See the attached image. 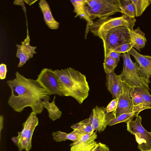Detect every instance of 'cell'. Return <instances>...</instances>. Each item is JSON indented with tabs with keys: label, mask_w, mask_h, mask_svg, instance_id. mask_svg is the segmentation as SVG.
Wrapping results in <instances>:
<instances>
[{
	"label": "cell",
	"mask_w": 151,
	"mask_h": 151,
	"mask_svg": "<svg viewBox=\"0 0 151 151\" xmlns=\"http://www.w3.org/2000/svg\"><path fill=\"white\" fill-rule=\"evenodd\" d=\"M15 76L14 79L6 81L11 90L9 105L16 112L20 113L30 107L32 112L41 114L44 109L43 103L50 99L47 91L36 80L27 78L17 71Z\"/></svg>",
	"instance_id": "6da1fadb"
},
{
	"label": "cell",
	"mask_w": 151,
	"mask_h": 151,
	"mask_svg": "<svg viewBox=\"0 0 151 151\" xmlns=\"http://www.w3.org/2000/svg\"><path fill=\"white\" fill-rule=\"evenodd\" d=\"M58 79L59 89L63 96H71L81 104L90 90L85 75L71 67L53 71Z\"/></svg>",
	"instance_id": "7a4b0ae2"
},
{
	"label": "cell",
	"mask_w": 151,
	"mask_h": 151,
	"mask_svg": "<svg viewBox=\"0 0 151 151\" xmlns=\"http://www.w3.org/2000/svg\"><path fill=\"white\" fill-rule=\"evenodd\" d=\"M97 36L102 40L104 58L117 47L131 41L129 29L123 26L102 32Z\"/></svg>",
	"instance_id": "3957f363"
},
{
	"label": "cell",
	"mask_w": 151,
	"mask_h": 151,
	"mask_svg": "<svg viewBox=\"0 0 151 151\" xmlns=\"http://www.w3.org/2000/svg\"><path fill=\"white\" fill-rule=\"evenodd\" d=\"M121 55L124 61L123 70L119 75L121 81L132 87H141L149 91V83L138 74L139 70L138 64L131 60L128 52L123 53Z\"/></svg>",
	"instance_id": "277c9868"
},
{
	"label": "cell",
	"mask_w": 151,
	"mask_h": 151,
	"mask_svg": "<svg viewBox=\"0 0 151 151\" xmlns=\"http://www.w3.org/2000/svg\"><path fill=\"white\" fill-rule=\"evenodd\" d=\"M136 22L135 18H131L123 14L117 17H109L93 21L89 26L88 29L94 35L97 36L102 32L109 31L120 26H125L128 29L133 30Z\"/></svg>",
	"instance_id": "5b68a950"
},
{
	"label": "cell",
	"mask_w": 151,
	"mask_h": 151,
	"mask_svg": "<svg viewBox=\"0 0 151 151\" xmlns=\"http://www.w3.org/2000/svg\"><path fill=\"white\" fill-rule=\"evenodd\" d=\"M142 120L141 117L137 115L134 120L127 123V130L135 135L138 148L140 151H151V133L142 126Z\"/></svg>",
	"instance_id": "8992f818"
},
{
	"label": "cell",
	"mask_w": 151,
	"mask_h": 151,
	"mask_svg": "<svg viewBox=\"0 0 151 151\" xmlns=\"http://www.w3.org/2000/svg\"><path fill=\"white\" fill-rule=\"evenodd\" d=\"M86 11L91 20L99 18H106L117 12H122V6L119 0H102L94 7L85 6Z\"/></svg>",
	"instance_id": "52a82bcc"
},
{
	"label": "cell",
	"mask_w": 151,
	"mask_h": 151,
	"mask_svg": "<svg viewBox=\"0 0 151 151\" xmlns=\"http://www.w3.org/2000/svg\"><path fill=\"white\" fill-rule=\"evenodd\" d=\"M38 119L37 114L32 112L23 124L21 132H18L17 136L19 139L17 145L19 151L25 150L29 151L32 147L31 140L34 131L38 124Z\"/></svg>",
	"instance_id": "ba28073f"
},
{
	"label": "cell",
	"mask_w": 151,
	"mask_h": 151,
	"mask_svg": "<svg viewBox=\"0 0 151 151\" xmlns=\"http://www.w3.org/2000/svg\"><path fill=\"white\" fill-rule=\"evenodd\" d=\"M122 89L119 97L118 104L115 110L112 112L114 118L122 114L134 112V107L131 97L132 87L124 81H122Z\"/></svg>",
	"instance_id": "9c48e42d"
},
{
	"label": "cell",
	"mask_w": 151,
	"mask_h": 151,
	"mask_svg": "<svg viewBox=\"0 0 151 151\" xmlns=\"http://www.w3.org/2000/svg\"><path fill=\"white\" fill-rule=\"evenodd\" d=\"M53 71L50 68H44L36 80L47 91L50 96L53 94L63 96L59 90L58 78Z\"/></svg>",
	"instance_id": "30bf717a"
},
{
	"label": "cell",
	"mask_w": 151,
	"mask_h": 151,
	"mask_svg": "<svg viewBox=\"0 0 151 151\" xmlns=\"http://www.w3.org/2000/svg\"><path fill=\"white\" fill-rule=\"evenodd\" d=\"M128 52L134 57L139 65V75L149 83H151V56L142 55L133 48Z\"/></svg>",
	"instance_id": "8fae6325"
},
{
	"label": "cell",
	"mask_w": 151,
	"mask_h": 151,
	"mask_svg": "<svg viewBox=\"0 0 151 151\" xmlns=\"http://www.w3.org/2000/svg\"><path fill=\"white\" fill-rule=\"evenodd\" d=\"M106 109L104 106H97L93 109L89 117L91 120L94 131L103 132L108 125V114L106 113Z\"/></svg>",
	"instance_id": "7c38bea8"
},
{
	"label": "cell",
	"mask_w": 151,
	"mask_h": 151,
	"mask_svg": "<svg viewBox=\"0 0 151 151\" xmlns=\"http://www.w3.org/2000/svg\"><path fill=\"white\" fill-rule=\"evenodd\" d=\"M30 38L28 31L26 38L21 42V45L16 44L17 47L16 57L19 59L18 67L20 68L24 65L30 58H32L34 54L36 53L35 50L37 47L32 46L29 44Z\"/></svg>",
	"instance_id": "4fadbf2b"
},
{
	"label": "cell",
	"mask_w": 151,
	"mask_h": 151,
	"mask_svg": "<svg viewBox=\"0 0 151 151\" xmlns=\"http://www.w3.org/2000/svg\"><path fill=\"white\" fill-rule=\"evenodd\" d=\"M106 78L107 89L112 94L113 99L119 98L122 89V81L119 76L114 72L106 74Z\"/></svg>",
	"instance_id": "5bb4252c"
},
{
	"label": "cell",
	"mask_w": 151,
	"mask_h": 151,
	"mask_svg": "<svg viewBox=\"0 0 151 151\" xmlns=\"http://www.w3.org/2000/svg\"><path fill=\"white\" fill-rule=\"evenodd\" d=\"M39 6L43 15L45 24L50 29H56L59 28V23L53 17L48 3L45 0H41Z\"/></svg>",
	"instance_id": "9a60e30c"
},
{
	"label": "cell",
	"mask_w": 151,
	"mask_h": 151,
	"mask_svg": "<svg viewBox=\"0 0 151 151\" xmlns=\"http://www.w3.org/2000/svg\"><path fill=\"white\" fill-rule=\"evenodd\" d=\"M130 40L134 44V47L139 51L145 45L147 40L145 37V34L140 29L139 27L131 30L129 29Z\"/></svg>",
	"instance_id": "2e32d148"
},
{
	"label": "cell",
	"mask_w": 151,
	"mask_h": 151,
	"mask_svg": "<svg viewBox=\"0 0 151 151\" xmlns=\"http://www.w3.org/2000/svg\"><path fill=\"white\" fill-rule=\"evenodd\" d=\"M55 98L56 96H54L51 103L47 101L43 104V107L46 109L48 112L49 117L53 121L59 119L62 114V112L55 104Z\"/></svg>",
	"instance_id": "e0dca14e"
},
{
	"label": "cell",
	"mask_w": 151,
	"mask_h": 151,
	"mask_svg": "<svg viewBox=\"0 0 151 151\" xmlns=\"http://www.w3.org/2000/svg\"><path fill=\"white\" fill-rule=\"evenodd\" d=\"M71 127L83 134L94 132L90 117L73 124Z\"/></svg>",
	"instance_id": "ac0fdd59"
},
{
	"label": "cell",
	"mask_w": 151,
	"mask_h": 151,
	"mask_svg": "<svg viewBox=\"0 0 151 151\" xmlns=\"http://www.w3.org/2000/svg\"><path fill=\"white\" fill-rule=\"evenodd\" d=\"M131 97L134 107V112L141 111L146 109H148L145 105L141 95L132 87L131 92Z\"/></svg>",
	"instance_id": "d6986e66"
},
{
	"label": "cell",
	"mask_w": 151,
	"mask_h": 151,
	"mask_svg": "<svg viewBox=\"0 0 151 151\" xmlns=\"http://www.w3.org/2000/svg\"><path fill=\"white\" fill-rule=\"evenodd\" d=\"M98 143L95 140L70 146V151H96Z\"/></svg>",
	"instance_id": "ffe728a7"
},
{
	"label": "cell",
	"mask_w": 151,
	"mask_h": 151,
	"mask_svg": "<svg viewBox=\"0 0 151 151\" xmlns=\"http://www.w3.org/2000/svg\"><path fill=\"white\" fill-rule=\"evenodd\" d=\"M140 112V111H135L122 114L116 118H114L110 120L108 122V125L111 126L121 122L127 123L132 120L134 117L138 115Z\"/></svg>",
	"instance_id": "44dd1931"
},
{
	"label": "cell",
	"mask_w": 151,
	"mask_h": 151,
	"mask_svg": "<svg viewBox=\"0 0 151 151\" xmlns=\"http://www.w3.org/2000/svg\"><path fill=\"white\" fill-rule=\"evenodd\" d=\"M131 1L134 6L136 17L141 16L151 3L150 0H131Z\"/></svg>",
	"instance_id": "7402d4cb"
},
{
	"label": "cell",
	"mask_w": 151,
	"mask_h": 151,
	"mask_svg": "<svg viewBox=\"0 0 151 151\" xmlns=\"http://www.w3.org/2000/svg\"><path fill=\"white\" fill-rule=\"evenodd\" d=\"M122 6V13L131 18H134L135 11L134 5L131 0H120Z\"/></svg>",
	"instance_id": "603a6c76"
},
{
	"label": "cell",
	"mask_w": 151,
	"mask_h": 151,
	"mask_svg": "<svg viewBox=\"0 0 151 151\" xmlns=\"http://www.w3.org/2000/svg\"><path fill=\"white\" fill-rule=\"evenodd\" d=\"M133 87L134 90L141 95L146 107L148 109H151V95L149 91L141 87Z\"/></svg>",
	"instance_id": "cb8c5ba5"
},
{
	"label": "cell",
	"mask_w": 151,
	"mask_h": 151,
	"mask_svg": "<svg viewBox=\"0 0 151 151\" xmlns=\"http://www.w3.org/2000/svg\"><path fill=\"white\" fill-rule=\"evenodd\" d=\"M119 62L118 61L109 57L104 58L103 66L106 74L114 72Z\"/></svg>",
	"instance_id": "d4e9b609"
},
{
	"label": "cell",
	"mask_w": 151,
	"mask_h": 151,
	"mask_svg": "<svg viewBox=\"0 0 151 151\" xmlns=\"http://www.w3.org/2000/svg\"><path fill=\"white\" fill-rule=\"evenodd\" d=\"M70 1L74 7L73 12L76 14L75 17H77L80 13L86 11V0H70Z\"/></svg>",
	"instance_id": "484cf974"
},
{
	"label": "cell",
	"mask_w": 151,
	"mask_h": 151,
	"mask_svg": "<svg viewBox=\"0 0 151 151\" xmlns=\"http://www.w3.org/2000/svg\"><path fill=\"white\" fill-rule=\"evenodd\" d=\"M97 138L96 132H93L85 134L76 141L73 142L70 146L81 143L87 142L95 140Z\"/></svg>",
	"instance_id": "4316f807"
},
{
	"label": "cell",
	"mask_w": 151,
	"mask_h": 151,
	"mask_svg": "<svg viewBox=\"0 0 151 151\" xmlns=\"http://www.w3.org/2000/svg\"><path fill=\"white\" fill-rule=\"evenodd\" d=\"M134 47V44L131 41L124 43L115 48L113 51L120 53L127 52Z\"/></svg>",
	"instance_id": "83f0119b"
},
{
	"label": "cell",
	"mask_w": 151,
	"mask_h": 151,
	"mask_svg": "<svg viewBox=\"0 0 151 151\" xmlns=\"http://www.w3.org/2000/svg\"><path fill=\"white\" fill-rule=\"evenodd\" d=\"M67 134L65 132L58 131L56 132H53L52 135L53 137V139L56 142H60L67 140L66 136Z\"/></svg>",
	"instance_id": "f1b7e54d"
},
{
	"label": "cell",
	"mask_w": 151,
	"mask_h": 151,
	"mask_svg": "<svg viewBox=\"0 0 151 151\" xmlns=\"http://www.w3.org/2000/svg\"><path fill=\"white\" fill-rule=\"evenodd\" d=\"M83 135L78 131L73 130L72 132L67 134L66 139L74 142L78 140Z\"/></svg>",
	"instance_id": "f546056e"
},
{
	"label": "cell",
	"mask_w": 151,
	"mask_h": 151,
	"mask_svg": "<svg viewBox=\"0 0 151 151\" xmlns=\"http://www.w3.org/2000/svg\"><path fill=\"white\" fill-rule=\"evenodd\" d=\"M119 97L113 99L109 104L106 108V111L107 114H108L114 111L117 106Z\"/></svg>",
	"instance_id": "4dcf8cb0"
},
{
	"label": "cell",
	"mask_w": 151,
	"mask_h": 151,
	"mask_svg": "<svg viewBox=\"0 0 151 151\" xmlns=\"http://www.w3.org/2000/svg\"><path fill=\"white\" fill-rule=\"evenodd\" d=\"M7 72L6 65L1 63L0 65V78L1 80H4L6 78Z\"/></svg>",
	"instance_id": "1f68e13d"
},
{
	"label": "cell",
	"mask_w": 151,
	"mask_h": 151,
	"mask_svg": "<svg viewBox=\"0 0 151 151\" xmlns=\"http://www.w3.org/2000/svg\"><path fill=\"white\" fill-rule=\"evenodd\" d=\"M102 0H86V5L88 7L92 8L100 3Z\"/></svg>",
	"instance_id": "d6a6232c"
},
{
	"label": "cell",
	"mask_w": 151,
	"mask_h": 151,
	"mask_svg": "<svg viewBox=\"0 0 151 151\" xmlns=\"http://www.w3.org/2000/svg\"><path fill=\"white\" fill-rule=\"evenodd\" d=\"M121 56H122L121 53L112 51L109 53L107 57H110L119 62Z\"/></svg>",
	"instance_id": "836d02e7"
},
{
	"label": "cell",
	"mask_w": 151,
	"mask_h": 151,
	"mask_svg": "<svg viewBox=\"0 0 151 151\" xmlns=\"http://www.w3.org/2000/svg\"><path fill=\"white\" fill-rule=\"evenodd\" d=\"M96 151H110V150L109 147L106 145L99 142Z\"/></svg>",
	"instance_id": "e575fe53"
},
{
	"label": "cell",
	"mask_w": 151,
	"mask_h": 151,
	"mask_svg": "<svg viewBox=\"0 0 151 151\" xmlns=\"http://www.w3.org/2000/svg\"><path fill=\"white\" fill-rule=\"evenodd\" d=\"M13 3L15 5L21 6L24 12L25 13L26 12V8L25 6L24 0H15L13 1Z\"/></svg>",
	"instance_id": "d590c367"
},
{
	"label": "cell",
	"mask_w": 151,
	"mask_h": 151,
	"mask_svg": "<svg viewBox=\"0 0 151 151\" xmlns=\"http://www.w3.org/2000/svg\"><path fill=\"white\" fill-rule=\"evenodd\" d=\"M4 117L2 115H1L0 116V134L1 133V131L3 128V124L4 121Z\"/></svg>",
	"instance_id": "8d00e7d4"
},
{
	"label": "cell",
	"mask_w": 151,
	"mask_h": 151,
	"mask_svg": "<svg viewBox=\"0 0 151 151\" xmlns=\"http://www.w3.org/2000/svg\"><path fill=\"white\" fill-rule=\"evenodd\" d=\"M12 140L13 142L17 146L18 144L19 139L17 137H13L12 138Z\"/></svg>",
	"instance_id": "74e56055"
},
{
	"label": "cell",
	"mask_w": 151,
	"mask_h": 151,
	"mask_svg": "<svg viewBox=\"0 0 151 151\" xmlns=\"http://www.w3.org/2000/svg\"><path fill=\"white\" fill-rule=\"evenodd\" d=\"M37 1V0H24L25 2L29 6L35 3Z\"/></svg>",
	"instance_id": "f35d334b"
},
{
	"label": "cell",
	"mask_w": 151,
	"mask_h": 151,
	"mask_svg": "<svg viewBox=\"0 0 151 151\" xmlns=\"http://www.w3.org/2000/svg\"><path fill=\"white\" fill-rule=\"evenodd\" d=\"M151 133V132H150Z\"/></svg>",
	"instance_id": "ab89813d"
}]
</instances>
